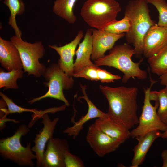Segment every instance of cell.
<instances>
[{
  "mask_svg": "<svg viewBox=\"0 0 167 167\" xmlns=\"http://www.w3.org/2000/svg\"><path fill=\"white\" fill-rule=\"evenodd\" d=\"M154 5L159 13L157 25L167 27V3L165 0H145Z\"/></svg>",
  "mask_w": 167,
  "mask_h": 167,
  "instance_id": "27",
  "label": "cell"
},
{
  "mask_svg": "<svg viewBox=\"0 0 167 167\" xmlns=\"http://www.w3.org/2000/svg\"><path fill=\"white\" fill-rule=\"evenodd\" d=\"M125 35L124 33L115 34L103 30L92 29V49L91 59L95 61L104 57L105 53L111 49L115 42Z\"/></svg>",
  "mask_w": 167,
  "mask_h": 167,
  "instance_id": "13",
  "label": "cell"
},
{
  "mask_svg": "<svg viewBox=\"0 0 167 167\" xmlns=\"http://www.w3.org/2000/svg\"><path fill=\"white\" fill-rule=\"evenodd\" d=\"M0 96L6 102L8 109L6 112V115L9 114H12L15 113L20 114L23 112H32L34 113V117H38L44 113V111H38L36 109H28L23 108L18 106L15 104L12 100L9 98L6 95L0 92Z\"/></svg>",
  "mask_w": 167,
  "mask_h": 167,
  "instance_id": "24",
  "label": "cell"
},
{
  "mask_svg": "<svg viewBox=\"0 0 167 167\" xmlns=\"http://www.w3.org/2000/svg\"><path fill=\"white\" fill-rule=\"evenodd\" d=\"M68 151H70L69 144L66 139L50 138L44 152L42 167H65L64 154Z\"/></svg>",
  "mask_w": 167,
  "mask_h": 167,
  "instance_id": "10",
  "label": "cell"
},
{
  "mask_svg": "<svg viewBox=\"0 0 167 167\" xmlns=\"http://www.w3.org/2000/svg\"><path fill=\"white\" fill-rule=\"evenodd\" d=\"M148 62L152 73L160 76L167 69V44L156 54L148 58Z\"/></svg>",
  "mask_w": 167,
  "mask_h": 167,
  "instance_id": "22",
  "label": "cell"
},
{
  "mask_svg": "<svg viewBox=\"0 0 167 167\" xmlns=\"http://www.w3.org/2000/svg\"><path fill=\"white\" fill-rule=\"evenodd\" d=\"M130 23L126 16L120 20H116L105 27L103 30L107 32L115 34L127 32L130 28Z\"/></svg>",
  "mask_w": 167,
  "mask_h": 167,
  "instance_id": "26",
  "label": "cell"
},
{
  "mask_svg": "<svg viewBox=\"0 0 167 167\" xmlns=\"http://www.w3.org/2000/svg\"><path fill=\"white\" fill-rule=\"evenodd\" d=\"M77 1L55 0L53 7V11L69 23L74 24L77 19L73 12L74 6Z\"/></svg>",
  "mask_w": 167,
  "mask_h": 167,
  "instance_id": "20",
  "label": "cell"
},
{
  "mask_svg": "<svg viewBox=\"0 0 167 167\" xmlns=\"http://www.w3.org/2000/svg\"><path fill=\"white\" fill-rule=\"evenodd\" d=\"M80 87L83 96L79 97L78 98L83 99L86 102L88 106L87 113L77 121H73L72 126L68 127L63 131V133L72 137L74 139L77 137L83 129V125L89 120L94 118L109 116L107 113H105L98 109L89 98L86 91V86L80 84Z\"/></svg>",
  "mask_w": 167,
  "mask_h": 167,
  "instance_id": "15",
  "label": "cell"
},
{
  "mask_svg": "<svg viewBox=\"0 0 167 167\" xmlns=\"http://www.w3.org/2000/svg\"><path fill=\"white\" fill-rule=\"evenodd\" d=\"M0 63L8 71L23 69L19 53L11 41L0 37Z\"/></svg>",
  "mask_w": 167,
  "mask_h": 167,
  "instance_id": "16",
  "label": "cell"
},
{
  "mask_svg": "<svg viewBox=\"0 0 167 167\" xmlns=\"http://www.w3.org/2000/svg\"><path fill=\"white\" fill-rule=\"evenodd\" d=\"M121 11L119 3L115 0H87L80 11V15L90 26L102 30L116 20Z\"/></svg>",
  "mask_w": 167,
  "mask_h": 167,
  "instance_id": "4",
  "label": "cell"
},
{
  "mask_svg": "<svg viewBox=\"0 0 167 167\" xmlns=\"http://www.w3.org/2000/svg\"><path fill=\"white\" fill-rule=\"evenodd\" d=\"M42 76L45 79L43 84L48 87V91L43 96L29 101L28 103L32 104L49 97L61 100L68 107L69 103L65 97L63 91L72 88L74 83L73 77L69 76L56 63H52L46 67Z\"/></svg>",
  "mask_w": 167,
  "mask_h": 167,
  "instance_id": "6",
  "label": "cell"
},
{
  "mask_svg": "<svg viewBox=\"0 0 167 167\" xmlns=\"http://www.w3.org/2000/svg\"><path fill=\"white\" fill-rule=\"evenodd\" d=\"M64 163L65 167H84V163L79 157L71 153L70 151L64 154Z\"/></svg>",
  "mask_w": 167,
  "mask_h": 167,
  "instance_id": "29",
  "label": "cell"
},
{
  "mask_svg": "<svg viewBox=\"0 0 167 167\" xmlns=\"http://www.w3.org/2000/svg\"><path fill=\"white\" fill-rule=\"evenodd\" d=\"M86 139L91 148L101 157L115 151L124 143L100 131L94 123L89 126Z\"/></svg>",
  "mask_w": 167,
  "mask_h": 167,
  "instance_id": "9",
  "label": "cell"
},
{
  "mask_svg": "<svg viewBox=\"0 0 167 167\" xmlns=\"http://www.w3.org/2000/svg\"><path fill=\"white\" fill-rule=\"evenodd\" d=\"M154 92L159 103L157 114L162 121L167 125V88Z\"/></svg>",
  "mask_w": 167,
  "mask_h": 167,
  "instance_id": "25",
  "label": "cell"
},
{
  "mask_svg": "<svg viewBox=\"0 0 167 167\" xmlns=\"http://www.w3.org/2000/svg\"><path fill=\"white\" fill-rule=\"evenodd\" d=\"M156 82L152 81L150 87L144 89L145 97L138 125L130 132V136L132 138L154 131H164L167 128V125L162 121L157 114L158 101H156L155 105L153 106L149 98L152 86Z\"/></svg>",
  "mask_w": 167,
  "mask_h": 167,
  "instance_id": "8",
  "label": "cell"
},
{
  "mask_svg": "<svg viewBox=\"0 0 167 167\" xmlns=\"http://www.w3.org/2000/svg\"><path fill=\"white\" fill-rule=\"evenodd\" d=\"M92 30L91 28L87 30L83 40L79 44L75 52L76 58L74 62V74L86 67L95 65L91 60L92 49Z\"/></svg>",
  "mask_w": 167,
  "mask_h": 167,
  "instance_id": "17",
  "label": "cell"
},
{
  "mask_svg": "<svg viewBox=\"0 0 167 167\" xmlns=\"http://www.w3.org/2000/svg\"><path fill=\"white\" fill-rule=\"evenodd\" d=\"M163 161L162 167H167V149L164 150L161 154Z\"/></svg>",
  "mask_w": 167,
  "mask_h": 167,
  "instance_id": "33",
  "label": "cell"
},
{
  "mask_svg": "<svg viewBox=\"0 0 167 167\" xmlns=\"http://www.w3.org/2000/svg\"><path fill=\"white\" fill-rule=\"evenodd\" d=\"M3 3L7 6L10 12L8 24L15 31V34L20 37L22 35L21 31L18 27L16 20L17 15H21L24 12L25 5L22 0H4Z\"/></svg>",
  "mask_w": 167,
  "mask_h": 167,
  "instance_id": "21",
  "label": "cell"
},
{
  "mask_svg": "<svg viewBox=\"0 0 167 167\" xmlns=\"http://www.w3.org/2000/svg\"><path fill=\"white\" fill-rule=\"evenodd\" d=\"M24 72L22 69L13 70L5 72L0 68V88H3L4 90L18 89L19 86L17 83V80L22 78Z\"/></svg>",
  "mask_w": 167,
  "mask_h": 167,
  "instance_id": "23",
  "label": "cell"
},
{
  "mask_svg": "<svg viewBox=\"0 0 167 167\" xmlns=\"http://www.w3.org/2000/svg\"><path fill=\"white\" fill-rule=\"evenodd\" d=\"M42 118L41 122L43 125V127L36 135L35 140L33 141L35 143L32 148L36 157V166L42 167L43 154L46 143L49 140L53 137L56 125L59 118L57 117L51 120L48 114L45 113L40 116Z\"/></svg>",
  "mask_w": 167,
  "mask_h": 167,
  "instance_id": "11",
  "label": "cell"
},
{
  "mask_svg": "<svg viewBox=\"0 0 167 167\" xmlns=\"http://www.w3.org/2000/svg\"><path fill=\"white\" fill-rule=\"evenodd\" d=\"M10 41L18 49L20 56L24 72L28 75L39 77L42 76L46 67L39 62L45 54L44 46L41 41L30 43L23 41L21 37L15 35Z\"/></svg>",
  "mask_w": 167,
  "mask_h": 167,
  "instance_id": "7",
  "label": "cell"
},
{
  "mask_svg": "<svg viewBox=\"0 0 167 167\" xmlns=\"http://www.w3.org/2000/svg\"><path fill=\"white\" fill-rule=\"evenodd\" d=\"M161 133L160 131L156 130L135 138L138 143L133 149L134 155L130 167H138L143 163L152 143L156 138L161 137Z\"/></svg>",
  "mask_w": 167,
  "mask_h": 167,
  "instance_id": "18",
  "label": "cell"
},
{
  "mask_svg": "<svg viewBox=\"0 0 167 167\" xmlns=\"http://www.w3.org/2000/svg\"><path fill=\"white\" fill-rule=\"evenodd\" d=\"M8 121L16 123L19 122V121H16L15 119L8 118H7L6 117L0 118V127L1 130L3 129L6 127L5 122Z\"/></svg>",
  "mask_w": 167,
  "mask_h": 167,
  "instance_id": "31",
  "label": "cell"
},
{
  "mask_svg": "<svg viewBox=\"0 0 167 167\" xmlns=\"http://www.w3.org/2000/svg\"><path fill=\"white\" fill-rule=\"evenodd\" d=\"M99 88L109 103L110 119L129 130L138 124L137 88L100 85Z\"/></svg>",
  "mask_w": 167,
  "mask_h": 167,
  "instance_id": "1",
  "label": "cell"
},
{
  "mask_svg": "<svg viewBox=\"0 0 167 167\" xmlns=\"http://www.w3.org/2000/svg\"><path fill=\"white\" fill-rule=\"evenodd\" d=\"M29 131L28 127L23 124L19 126L12 136L0 139L1 156L20 166L34 167L33 160L36 159V157L31 148V144L27 143L26 147H24L20 141L21 137L25 135Z\"/></svg>",
  "mask_w": 167,
  "mask_h": 167,
  "instance_id": "5",
  "label": "cell"
},
{
  "mask_svg": "<svg viewBox=\"0 0 167 167\" xmlns=\"http://www.w3.org/2000/svg\"><path fill=\"white\" fill-rule=\"evenodd\" d=\"M159 76L161 84L165 86L167 88V69Z\"/></svg>",
  "mask_w": 167,
  "mask_h": 167,
  "instance_id": "32",
  "label": "cell"
},
{
  "mask_svg": "<svg viewBox=\"0 0 167 167\" xmlns=\"http://www.w3.org/2000/svg\"><path fill=\"white\" fill-rule=\"evenodd\" d=\"M98 66L94 65L86 67L79 71L73 74V77H82L88 80L99 81Z\"/></svg>",
  "mask_w": 167,
  "mask_h": 167,
  "instance_id": "28",
  "label": "cell"
},
{
  "mask_svg": "<svg viewBox=\"0 0 167 167\" xmlns=\"http://www.w3.org/2000/svg\"><path fill=\"white\" fill-rule=\"evenodd\" d=\"M84 36L82 30L79 31L75 38L65 45L58 46L56 45H49L60 56L58 64L59 67L70 76L73 77L74 62L73 58L75 54L76 49Z\"/></svg>",
  "mask_w": 167,
  "mask_h": 167,
  "instance_id": "14",
  "label": "cell"
},
{
  "mask_svg": "<svg viewBox=\"0 0 167 167\" xmlns=\"http://www.w3.org/2000/svg\"><path fill=\"white\" fill-rule=\"evenodd\" d=\"M99 81L102 83H109L113 82L114 80L121 79V77L119 75H115L101 69L99 67L98 69Z\"/></svg>",
  "mask_w": 167,
  "mask_h": 167,
  "instance_id": "30",
  "label": "cell"
},
{
  "mask_svg": "<svg viewBox=\"0 0 167 167\" xmlns=\"http://www.w3.org/2000/svg\"><path fill=\"white\" fill-rule=\"evenodd\" d=\"M94 124L100 131L124 142L130 137L129 129L114 121L109 116L96 118Z\"/></svg>",
  "mask_w": 167,
  "mask_h": 167,
  "instance_id": "19",
  "label": "cell"
},
{
  "mask_svg": "<svg viewBox=\"0 0 167 167\" xmlns=\"http://www.w3.org/2000/svg\"><path fill=\"white\" fill-rule=\"evenodd\" d=\"M109 50L108 54L94 61L95 65L107 66L119 70L123 73L122 81L124 83L131 78L140 80L146 79L147 72L139 67L143 58L137 62L132 61L131 58L135 55V52L128 43L116 45Z\"/></svg>",
  "mask_w": 167,
  "mask_h": 167,
  "instance_id": "3",
  "label": "cell"
},
{
  "mask_svg": "<svg viewBox=\"0 0 167 167\" xmlns=\"http://www.w3.org/2000/svg\"><path fill=\"white\" fill-rule=\"evenodd\" d=\"M148 3L145 0H131L126 5L124 15L130 23L129 31L125 34L128 44L134 46L136 58H141L143 54V37L150 28L156 23L151 19Z\"/></svg>",
  "mask_w": 167,
  "mask_h": 167,
  "instance_id": "2",
  "label": "cell"
},
{
  "mask_svg": "<svg viewBox=\"0 0 167 167\" xmlns=\"http://www.w3.org/2000/svg\"><path fill=\"white\" fill-rule=\"evenodd\" d=\"M161 137L163 139H167V128L163 133H162Z\"/></svg>",
  "mask_w": 167,
  "mask_h": 167,
  "instance_id": "34",
  "label": "cell"
},
{
  "mask_svg": "<svg viewBox=\"0 0 167 167\" xmlns=\"http://www.w3.org/2000/svg\"><path fill=\"white\" fill-rule=\"evenodd\" d=\"M167 44V27L156 24L144 36L143 42V54L149 58L156 54Z\"/></svg>",
  "mask_w": 167,
  "mask_h": 167,
  "instance_id": "12",
  "label": "cell"
}]
</instances>
